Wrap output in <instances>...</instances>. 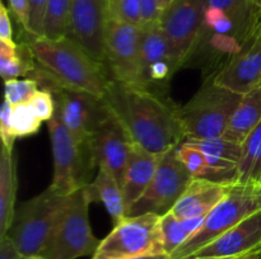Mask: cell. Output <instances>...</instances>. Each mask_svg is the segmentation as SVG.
Returning <instances> with one entry per match:
<instances>
[{"label":"cell","mask_w":261,"mask_h":259,"mask_svg":"<svg viewBox=\"0 0 261 259\" xmlns=\"http://www.w3.org/2000/svg\"><path fill=\"white\" fill-rule=\"evenodd\" d=\"M89 187L93 190L94 197L103 203L115 225L126 217V203L121 184L114 174L105 168H99L94 180L89 183Z\"/></svg>","instance_id":"obj_24"},{"label":"cell","mask_w":261,"mask_h":259,"mask_svg":"<svg viewBox=\"0 0 261 259\" xmlns=\"http://www.w3.org/2000/svg\"><path fill=\"white\" fill-rule=\"evenodd\" d=\"M109 19V0H71L68 36L92 57L105 62V32Z\"/></svg>","instance_id":"obj_13"},{"label":"cell","mask_w":261,"mask_h":259,"mask_svg":"<svg viewBox=\"0 0 261 259\" xmlns=\"http://www.w3.org/2000/svg\"><path fill=\"white\" fill-rule=\"evenodd\" d=\"M71 195H59L48 187L15 207L7 235L12 238L22 255L42 254L59 220L70 203Z\"/></svg>","instance_id":"obj_3"},{"label":"cell","mask_w":261,"mask_h":259,"mask_svg":"<svg viewBox=\"0 0 261 259\" xmlns=\"http://www.w3.org/2000/svg\"><path fill=\"white\" fill-rule=\"evenodd\" d=\"M88 144L94 165L109 170L121 184L134 142L112 112L111 116L92 135Z\"/></svg>","instance_id":"obj_14"},{"label":"cell","mask_w":261,"mask_h":259,"mask_svg":"<svg viewBox=\"0 0 261 259\" xmlns=\"http://www.w3.org/2000/svg\"><path fill=\"white\" fill-rule=\"evenodd\" d=\"M260 86H261V84H260Z\"/></svg>","instance_id":"obj_49"},{"label":"cell","mask_w":261,"mask_h":259,"mask_svg":"<svg viewBox=\"0 0 261 259\" xmlns=\"http://www.w3.org/2000/svg\"><path fill=\"white\" fill-rule=\"evenodd\" d=\"M257 211H261V183H236L205 216L200 230L182 244L171 259L188 258Z\"/></svg>","instance_id":"obj_5"},{"label":"cell","mask_w":261,"mask_h":259,"mask_svg":"<svg viewBox=\"0 0 261 259\" xmlns=\"http://www.w3.org/2000/svg\"><path fill=\"white\" fill-rule=\"evenodd\" d=\"M162 154H155L140 145L133 144L122 178L121 189L127 208L137 202L152 182Z\"/></svg>","instance_id":"obj_19"},{"label":"cell","mask_w":261,"mask_h":259,"mask_svg":"<svg viewBox=\"0 0 261 259\" xmlns=\"http://www.w3.org/2000/svg\"><path fill=\"white\" fill-rule=\"evenodd\" d=\"M208 7L209 0H173L161 14L160 23L170 42L175 71L194 53L203 32Z\"/></svg>","instance_id":"obj_9"},{"label":"cell","mask_w":261,"mask_h":259,"mask_svg":"<svg viewBox=\"0 0 261 259\" xmlns=\"http://www.w3.org/2000/svg\"><path fill=\"white\" fill-rule=\"evenodd\" d=\"M41 121L30 104H19L13 107L12 112V131L15 137H25L35 135L40 130Z\"/></svg>","instance_id":"obj_30"},{"label":"cell","mask_w":261,"mask_h":259,"mask_svg":"<svg viewBox=\"0 0 261 259\" xmlns=\"http://www.w3.org/2000/svg\"><path fill=\"white\" fill-rule=\"evenodd\" d=\"M259 249H260V248H259ZM256 250H257V249H256ZM254 251H255V250H254ZM254 251H251V253H249V254H245V255H241V256H236V258H229V259H247V258H249L250 255H251L252 253H254Z\"/></svg>","instance_id":"obj_47"},{"label":"cell","mask_w":261,"mask_h":259,"mask_svg":"<svg viewBox=\"0 0 261 259\" xmlns=\"http://www.w3.org/2000/svg\"><path fill=\"white\" fill-rule=\"evenodd\" d=\"M261 248V211L252 213L185 259H229Z\"/></svg>","instance_id":"obj_16"},{"label":"cell","mask_w":261,"mask_h":259,"mask_svg":"<svg viewBox=\"0 0 261 259\" xmlns=\"http://www.w3.org/2000/svg\"><path fill=\"white\" fill-rule=\"evenodd\" d=\"M46 8H47V0H30V24L27 32L30 37L43 36Z\"/></svg>","instance_id":"obj_34"},{"label":"cell","mask_w":261,"mask_h":259,"mask_svg":"<svg viewBox=\"0 0 261 259\" xmlns=\"http://www.w3.org/2000/svg\"><path fill=\"white\" fill-rule=\"evenodd\" d=\"M204 220L205 217L180 218L172 211L161 216V233L165 253L172 255L182 244L200 230Z\"/></svg>","instance_id":"obj_25"},{"label":"cell","mask_w":261,"mask_h":259,"mask_svg":"<svg viewBox=\"0 0 261 259\" xmlns=\"http://www.w3.org/2000/svg\"><path fill=\"white\" fill-rule=\"evenodd\" d=\"M132 259H171V256L167 255V254H152V255L138 256V258H132Z\"/></svg>","instance_id":"obj_42"},{"label":"cell","mask_w":261,"mask_h":259,"mask_svg":"<svg viewBox=\"0 0 261 259\" xmlns=\"http://www.w3.org/2000/svg\"><path fill=\"white\" fill-rule=\"evenodd\" d=\"M40 90L38 81L32 78L12 79L5 81V101L12 106L28 104L35 94Z\"/></svg>","instance_id":"obj_31"},{"label":"cell","mask_w":261,"mask_h":259,"mask_svg":"<svg viewBox=\"0 0 261 259\" xmlns=\"http://www.w3.org/2000/svg\"><path fill=\"white\" fill-rule=\"evenodd\" d=\"M20 259H46L41 254H32V255H22Z\"/></svg>","instance_id":"obj_44"},{"label":"cell","mask_w":261,"mask_h":259,"mask_svg":"<svg viewBox=\"0 0 261 259\" xmlns=\"http://www.w3.org/2000/svg\"><path fill=\"white\" fill-rule=\"evenodd\" d=\"M47 127L54 156V178L50 188L59 195L69 196L91 183L88 175L96 165L89 144H79L56 112L47 122Z\"/></svg>","instance_id":"obj_7"},{"label":"cell","mask_w":261,"mask_h":259,"mask_svg":"<svg viewBox=\"0 0 261 259\" xmlns=\"http://www.w3.org/2000/svg\"><path fill=\"white\" fill-rule=\"evenodd\" d=\"M28 104L42 122H48L55 116L56 102L51 91L38 90Z\"/></svg>","instance_id":"obj_33"},{"label":"cell","mask_w":261,"mask_h":259,"mask_svg":"<svg viewBox=\"0 0 261 259\" xmlns=\"http://www.w3.org/2000/svg\"><path fill=\"white\" fill-rule=\"evenodd\" d=\"M18 55V45L13 41L0 40V56L4 57H14Z\"/></svg>","instance_id":"obj_40"},{"label":"cell","mask_w":261,"mask_h":259,"mask_svg":"<svg viewBox=\"0 0 261 259\" xmlns=\"http://www.w3.org/2000/svg\"><path fill=\"white\" fill-rule=\"evenodd\" d=\"M103 99L134 144L165 154L184 141L177 107L150 89L111 79Z\"/></svg>","instance_id":"obj_1"},{"label":"cell","mask_w":261,"mask_h":259,"mask_svg":"<svg viewBox=\"0 0 261 259\" xmlns=\"http://www.w3.org/2000/svg\"><path fill=\"white\" fill-rule=\"evenodd\" d=\"M140 9H142L143 23L160 20L161 10L158 8L157 0H140Z\"/></svg>","instance_id":"obj_37"},{"label":"cell","mask_w":261,"mask_h":259,"mask_svg":"<svg viewBox=\"0 0 261 259\" xmlns=\"http://www.w3.org/2000/svg\"><path fill=\"white\" fill-rule=\"evenodd\" d=\"M166 254L161 233V216L144 213L126 216L101 240L91 259H132ZM168 255V254H167Z\"/></svg>","instance_id":"obj_8"},{"label":"cell","mask_w":261,"mask_h":259,"mask_svg":"<svg viewBox=\"0 0 261 259\" xmlns=\"http://www.w3.org/2000/svg\"><path fill=\"white\" fill-rule=\"evenodd\" d=\"M177 159L194 178L218 183H237L239 164L204 154L200 150L181 142L175 147Z\"/></svg>","instance_id":"obj_20"},{"label":"cell","mask_w":261,"mask_h":259,"mask_svg":"<svg viewBox=\"0 0 261 259\" xmlns=\"http://www.w3.org/2000/svg\"><path fill=\"white\" fill-rule=\"evenodd\" d=\"M261 175V122L242 142L237 183L257 182Z\"/></svg>","instance_id":"obj_26"},{"label":"cell","mask_w":261,"mask_h":259,"mask_svg":"<svg viewBox=\"0 0 261 259\" xmlns=\"http://www.w3.org/2000/svg\"><path fill=\"white\" fill-rule=\"evenodd\" d=\"M139 55L144 88L163 84L175 73L170 42L160 20L143 23L139 27Z\"/></svg>","instance_id":"obj_15"},{"label":"cell","mask_w":261,"mask_h":259,"mask_svg":"<svg viewBox=\"0 0 261 259\" xmlns=\"http://www.w3.org/2000/svg\"><path fill=\"white\" fill-rule=\"evenodd\" d=\"M252 8H254L255 15H256L257 20H259V27L261 24V0H251ZM259 29V28H257Z\"/></svg>","instance_id":"obj_41"},{"label":"cell","mask_w":261,"mask_h":259,"mask_svg":"<svg viewBox=\"0 0 261 259\" xmlns=\"http://www.w3.org/2000/svg\"><path fill=\"white\" fill-rule=\"evenodd\" d=\"M13 107L9 102L4 101L2 113H0V135H2L3 147L9 151H13V145L17 137L13 135L12 131V112Z\"/></svg>","instance_id":"obj_35"},{"label":"cell","mask_w":261,"mask_h":259,"mask_svg":"<svg viewBox=\"0 0 261 259\" xmlns=\"http://www.w3.org/2000/svg\"><path fill=\"white\" fill-rule=\"evenodd\" d=\"M172 2L173 0H157V4H158V8H160V10H161V14H162V13L165 12V10L167 9L171 4H172Z\"/></svg>","instance_id":"obj_43"},{"label":"cell","mask_w":261,"mask_h":259,"mask_svg":"<svg viewBox=\"0 0 261 259\" xmlns=\"http://www.w3.org/2000/svg\"><path fill=\"white\" fill-rule=\"evenodd\" d=\"M139 27L110 18L105 32V62L112 79L143 86Z\"/></svg>","instance_id":"obj_12"},{"label":"cell","mask_w":261,"mask_h":259,"mask_svg":"<svg viewBox=\"0 0 261 259\" xmlns=\"http://www.w3.org/2000/svg\"><path fill=\"white\" fill-rule=\"evenodd\" d=\"M33 60L38 63L35 80L42 79L47 85L86 91L105 98L111 74L102 61L92 57L69 36L61 38L31 37L25 42Z\"/></svg>","instance_id":"obj_2"},{"label":"cell","mask_w":261,"mask_h":259,"mask_svg":"<svg viewBox=\"0 0 261 259\" xmlns=\"http://www.w3.org/2000/svg\"><path fill=\"white\" fill-rule=\"evenodd\" d=\"M33 56L31 53L27 43L18 46V55L14 57L0 56V74L4 81L18 79L20 76L28 75V73L35 70Z\"/></svg>","instance_id":"obj_29"},{"label":"cell","mask_w":261,"mask_h":259,"mask_svg":"<svg viewBox=\"0 0 261 259\" xmlns=\"http://www.w3.org/2000/svg\"><path fill=\"white\" fill-rule=\"evenodd\" d=\"M242 95L209 79L193 98L177 107L184 140L222 137Z\"/></svg>","instance_id":"obj_4"},{"label":"cell","mask_w":261,"mask_h":259,"mask_svg":"<svg viewBox=\"0 0 261 259\" xmlns=\"http://www.w3.org/2000/svg\"><path fill=\"white\" fill-rule=\"evenodd\" d=\"M257 182L261 183V175H260V178H259V180H257Z\"/></svg>","instance_id":"obj_48"},{"label":"cell","mask_w":261,"mask_h":259,"mask_svg":"<svg viewBox=\"0 0 261 259\" xmlns=\"http://www.w3.org/2000/svg\"><path fill=\"white\" fill-rule=\"evenodd\" d=\"M261 122V86L244 94L232 113L223 136L229 141L241 144Z\"/></svg>","instance_id":"obj_21"},{"label":"cell","mask_w":261,"mask_h":259,"mask_svg":"<svg viewBox=\"0 0 261 259\" xmlns=\"http://www.w3.org/2000/svg\"><path fill=\"white\" fill-rule=\"evenodd\" d=\"M0 40L13 41V28L10 23L9 10L4 4H0Z\"/></svg>","instance_id":"obj_39"},{"label":"cell","mask_w":261,"mask_h":259,"mask_svg":"<svg viewBox=\"0 0 261 259\" xmlns=\"http://www.w3.org/2000/svg\"><path fill=\"white\" fill-rule=\"evenodd\" d=\"M9 8L13 15L17 19L18 24L22 25L23 29L28 32L30 24V0H8Z\"/></svg>","instance_id":"obj_36"},{"label":"cell","mask_w":261,"mask_h":259,"mask_svg":"<svg viewBox=\"0 0 261 259\" xmlns=\"http://www.w3.org/2000/svg\"><path fill=\"white\" fill-rule=\"evenodd\" d=\"M182 142L200 150L204 154L219 159L228 160L239 164L242 156V145L229 141L224 137H213V139H190Z\"/></svg>","instance_id":"obj_28"},{"label":"cell","mask_w":261,"mask_h":259,"mask_svg":"<svg viewBox=\"0 0 261 259\" xmlns=\"http://www.w3.org/2000/svg\"><path fill=\"white\" fill-rule=\"evenodd\" d=\"M247 259H261V248L257 249V250H255Z\"/></svg>","instance_id":"obj_45"},{"label":"cell","mask_w":261,"mask_h":259,"mask_svg":"<svg viewBox=\"0 0 261 259\" xmlns=\"http://www.w3.org/2000/svg\"><path fill=\"white\" fill-rule=\"evenodd\" d=\"M71 0H47L43 36L47 38H61L69 35Z\"/></svg>","instance_id":"obj_27"},{"label":"cell","mask_w":261,"mask_h":259,"mask_svg":"<svg viewBox=\"0 0 261 259\" xmlns=\"http://www.w3.org/2000/svg\"><path fill=\"white\" fill-rule=\"evenodd\" d=\"M22 253L9 235L0 238V259H20Z\"/></svg>","instance_id":"obj_38"},{"label":"cell","mask_w":261,"mask_h":259,"mask_svg":"<svg viewBox=\"0 0 261 259\" xmlns=\"http://www.w3.org/2000/svg\"><path fill=\"white\" fill-rule=\"evenodd\" d=\"M109 12L112 19L134 25L143 24L140 0H109Z\"/></svg>","instance_id":"obj_32"},{"label":"cell","mask_w":261,"mask_h":259,"mask_svg":"<svg viewBox=\"0 0 261 259\" xmlns=\"http://www.w3.org/2000/svg\"><path fill=\"white\" fill-rule=\"evenodd\" d=\"M209 7L221 9L233 22L244 51L254 45L259 20L255 15L251 0H209Z\"/></svg>","instance_id":"obj_23"},{"label":"cell","mask_w":261,"mask_h":259,"mask_svg":"<svg viewBox=\"0 0 261 259\" xmlns=\"http://www.w3.org/2000/svg\"><path fill=\"white\" fill-rule=\"evenodd\" d=\"M93 200L96 197L89 184L71 195L70 203L41 255L46 259H76L96 253L101 240L92 233L88 216Z\"/></svg>","instance_id":"obj_6"},{"label":"cell","mask_w":261,"mask_h":259,"mask_svg":"<svg viewBox=\"0 0 261 259\" xmlns=\"http://www.w3.org/2000/svg\"><path fill=\"white\" fill-rule=\"evenodd\" d=\"M255 43H261V24H260L259 29H257V32H256V36H255L254 45H255Z\"/></svg>","instance_id":"obj_46"},{"label":"cell","mask_w":261,"mask_h":259,"mask_svg":"<svg viewBox=\"0 0 261 259\" xmlns=\"http://www.w3.org/2000/svg\"><path fill=\"white\" fill-rule=\"evenodd\" d=\"M43 90L53 93L56 102V113L79 144L88 142L92 135L111 116V111L103 98L59 86Z\"/></svg>","instance_id":"obj_11"},{"label":"cell","mask_w":261,"mask_h":259,"mask_svg":"<svg viewBox=\"0 0 261 259\" xmlns=\"http://www.w3.org/2000/svg\"><path fill=\"white\" fill-rule=\"evenodd\" d=\"M193 175L176 156L175 149L162 154L157 172L142 197L127 208L126 216L157 213L162 216L172 210L185 192Z\"/></svg>","instance_id":"obj_10"},{"label":"cell","mask_w":261,"mask_h":259,"mask_svg":"<svg viewBox=\"0 0 261 259\" xmlns=\"http://www.w3.org/2000/svg\"><path fill=\"white\" fill-rule=\"evenodd\" d=\"M234 184L193 178L171 211L180 218L205 217L231 192Z\"/></svg>","instance_id":"obj_17"},{"label":"cell","mask_w":261,"mask_h":259,"mask_svg":"<svg viewBox=\"0 0 261 259\" xmlns=\"http://www.w3.org/2000/svg\"><path fill=\"white\" fill-rule=\"evenodd\" d=\"M214 81L237 94L249 93L261 84V43H255L227 62Z\"/></svg>","instance_id":"obj_18"},{"label":"cell","mask_w":261,"mask_h":259,"mask_svg":"<svg viewBox=\"0 0 261 259\" xmlns=\"http://www.w3.org/2000/svg\"><path fill=\"white\" fill-rule=\"evenodd\" d=\"M17 168L13 151L2 147L0 155V238L8 234L15 212Z\"/></svg>","instance_id":"obj_22"}]
</instances>
